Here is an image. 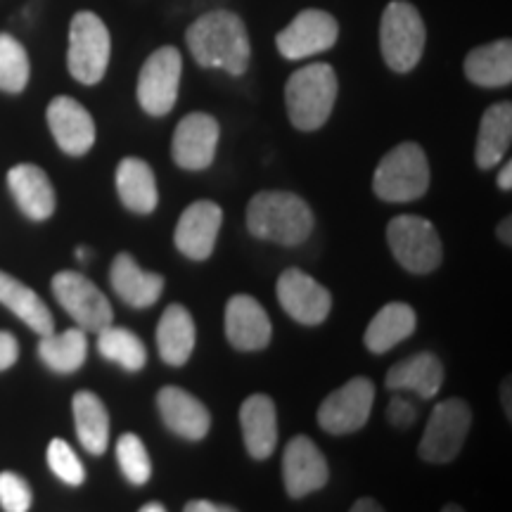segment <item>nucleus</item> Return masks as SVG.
I'll return each mask as SVG.
<instances>
[{
    "label": "nucleus",
    "mask_w": 512,
    "mask_h": 512,
    "mask_svg": "<svg viewBox=\"0 0 512 512\" xmlns=\"http://www.w3.org/2000/svg\"><path fill=\"white\" fill-rule=\"evenodd\" d=\"M185 41L200 67L226 69L233 76L247 72L252 43H249L245 22L235 12H207L190 24Z\"/></svg>",
    "instance_id": "1"
},
{
    "label": "nucleus",
    "mask_w": 512,
    "mask_h": 512,
    "mask_svg": "<svg viewBox=\"0 0 512 512\" xmlns=\"http://www.w3.org/2000/svg\"><path fill=\"white\" fill-rule=\"evenodd\" d=\"M247 228L254 238L297 247L311 235L313 211L294 192L266 190L249 200Z\"/></svg>",
    "instance_id": "2"
},
{
    "label": "nucleus",
    "mask_w": 512,
    "mask_h": 512,
    "mask_svg": "<svg viewBox=\"0 0 512 512\" xmlns=\"http://www.w3.org/2000/svg\"><path fill=\"white\" fill-rule=\"evenodd\" d=\"M337 100V74L330 64L313 62L297 69L285 86L287 117L299 131H316L330 119Z\"/></svg>",
    "instance_id": "3"
},
{
    "label": "nucleus",
    "mask_w": 512,
    "mask_h": 512,
    "mask_svg": "<svg viewBox=\"0 0 512 512\" xmlns=\"http://www.w3.org/2000/svg\"><path fill=\"white\" fill-rule=\"evenodd\" d=\"M430 188V162L413 140L396 145L382 157L373 176V190L382 202H415Z\"/></svg>",
    "instance_id": "4"
},
{
    "label": "nucleus",
    "mask_w": 512,
    "mask_h": 512,
    "mask_svg": "<svg viewBox=\"0 0 512 512\" xmlns=\"http://www.w3.org/2000/svg\"><path fill=\"white\" fill-rule=\"evenodd\" d=\"M427 29L415 5L406 0H394L382 12L380 48L387 67L392 72L406 74L418 67L425 50Z\"/></svg>",
    "instance_id": "5"
},
{
    "label": "nucleus",
    "mask_w": 512,
    "mask_h": 512,
    "mask_svg": "<svg viewBox=\"0 0 512 512\" xmlns=\"http://www.w3.org/2000/svg\"><path fill=\"white\" fill-rule=\"evenodd\" d=\"M110 31L95 12H76L69 27L67 67L69 74L83 86H95L102 81L110 64Z\"/></svg>",
    "instance_id": "6"
},
{
    "label": "nucleus",
    "mask_w": 512,
    "mask_h": 512,
    "mask_svg": "<svg viewBox=\"0 0 512 512\" xmlns=\"http://www.w3.org/2000/svg\"><path fill=\"white\" fill-rule=\"evenodd\" d=\"M387 245L392 249L394 259L408 273H432L444 259V247H441L437 228L422 216L403 214L389 221Z\"/></svg>",
    "instance_id": "7"
},
{
    "label": "nucleus",
    "mask_w": 512,
    "mask_h": 512,
    "mask_svg": "<svg viewBox=\"0 0 512 512\" xmlns=\"http://www.w3.org/2000/svg\"><path fill=\"white\" fill-rule=\"evenodd\" d=\"M53 294L57 304L72 316V320L86 332H100L114 323V311L110 299L91 283L86 275L76 271H60L53 275Z\"/></svg>",
    "instance_id": "8"
},
{
    "label": "nucleus",
    "mask_w": 512,
    "mask_h": 512,
    "mask_svg": "<svg viewBox=\"0 0 512 512\" xmlns=\"http://www.w3.org/2000/svg\"><path fill=\"white\" fill-rule=\"evenodd\" d=\"M472 425V411L463 399H446L434 408L420 439V458L444 465L458 456Z\"/></svg>",
    "instance_id": "9"
},
{
    "label": "nucleus",
    "mask_w": 512,
    "mask_h": 512,
    "mask_svg": "<svg viewBox=\"0 0 512 512\" xmlns=\"http://www.w3.org/2000/svg\"><path fill=\"white\" fill-rule=\"evenodd\" d=\"M183 76L181 53L164 46L147 57L138 76V102L150 117H166L174 110Z\"/></svg>",
    "instance_id": "10"
},
{
    "label": "nucleus",
    "mask_w": 512,
    "mask_h": 512,
    "mask_svg": "<svg viewBox=\"0 0 512 512\" xmlns=\"http://www.w3.org/2000/svg\"><path fill=\"white\" fill-rule=\"evenodd\" d=\"M373 403L375 384L368 377H354L320 403L318 425L328 434L358 432L366 427Z\"/></svg>",
    "instance_id": "11"
},
{
    "label": "nucleus",
    "mask_w": 512,
    "mask_h": 512,
    "mask_svg": "<svg viewBox=\"0 0 512 512\" xmlns=\"http://www.w3.org/2000/svg\"><path fill=\"white\" fill-rule=\"evenodd\" d=\"M339 24L325 10H302L275 38L280 55L285 60H306L325 53L337 43Z\"/></svg>",
    "instance_id": "12"
},
{
    "label": "nucleus",
    "mask_w": 512,
    "mask_h": 512,
    "mask_svg": "<svg viewBox=\"0 0 512 512\" xmlns=\"http://www.w3.org/2000/svg\"><path fill=\"white\" fill-rule=\"evenodd\" d=\"M221 126L211 114L192 112L176 126L171 140L174 162L185 171H202L211 166L219 147Z\"/></svg>",
    "instance_id": "13"
},
{
    "label": "nucleus",
    "mask_w": 512,
    "mask_h": 512,
    "mask_svg": "<svg viewBox=\"0 0 512 512\" xmlns=\"http://www.w3.org/2000/svg\"><path fill=\"white\" fill-rule=\"evenodd\" d=\"M278 302L297 323L320 325L332 309V294L309 273L287 268L278 278Z\"/></svg>",
    "instance_id": "14"
},
{
    "label": "nucleus",
    "mask_w": 512,
    "mask_h": 512,
    "mask_svg": "<svg viewBox=\"0 0 512 512\" xmlns=\"http://www.w3.org/2000/svg\"><path fill=\"white\" fill-rule=\"evenodd\" d=\"M48 128L64 155L83 157L95 145V121L79 100L57 95L46 110Z\"/></svg>",
    "instance_id": "15"
},
{
    "label": "nucleus",
    "mask_w": 512,
    "mask_h": 512,
    "mask_svg": "<svg viewBox=\"0 0 512 512\" xmlns=\"http://www.w3.org/2000/svg\"><path fill=\"white\" fill-rule=\"evenodd\" d=\"M223 223V209L211 200L190 204L178 219L174 242L176 249L192 261L209 259L216 247V238Z\"/></svg>",
    "instance_id": "16"
},
{
    "label": "nucleus",
    "mask_w": 512,
    "mask_h": 512,
    "mask_svg": "<svg viewBox=\"0 0 512 512\" xmlns=\"http://www.w3.org/2000/svg\"><path fill=\"white\" fill-rule=\"evenodd\" d=\"M330 470L320 448L309 437H294L283 453V479L290 498H304L328 484Z\"/></svg>",
    "instance_id": "17"
},
{
    "label": "nucleus",
    "mask_w": 512,
    "mask_h": 512,
    "mask_svg": "<svg viewBox=\"0 0 512 512\" xmlns=\"http://www.w3.org/2000/svg\"><path fill=\"white\" fill-rule=\"evenodd\" d=\"M271 318L249 294H235L226 306V337L238 351H261L271 342Z\"/></svg>",
    "instance_id": "18"
},
{
    "label": "nucleus",
    "mask_w": 512,
    "mask_h": 512,
    "mask_svg": "<svg viewBox=\"0 0 512 512\" xmlns=\"http://www.w3.org/2000/svg\"><path fill=\"white\" fill-rule=\"evenodd\" d=\"M164 425L185 441H202L209 434L211 413L204 403L181 387H164L157 394Z\"/></svg>",
    "instance_id": "19"
},
{
    "label": "nucleus",
    "mask_w": 512,
    "mask_h": 512,
    "mask_svg": "<svg viewBox=\"0 0 512 512\" xmlns=\"http://www.w3.org/2000/svg\"><path fill=\"white\" fill-rule=\"evenodd\" d=\"M8 190L12 200L31 221H48L55 214L57 197L50 178L41 166L17 164L8 171Z\"/></svg>",
    "instance_id": "20"
},
{
    "label": "nucleus",
    "mask_w": 512,
    "mask_h": 512,
    "mask_svg": "<svg viewBox=\"0 0 512 512\" xmlns=\"http://www.w3.org/2000/svg\"><path fill=\"white\" fill-rule=\"evenodd\" d=\"M112 290L131 309H150L159 302L164 290V278L159 273L145 271L128 252L114 256L110 268Z\"/></svg>",
    "instance_id": "21"
},
{
    "label": "nucleus",
    "mask_w": 512,
    "mask_h": 512,
    "mask_svg": "<svg viewBox=\"0 0 512 512\" xmlns=\"http://www.w3.org/2000/svg\"><path fill=\"white\" fill-rule=\"evenodd\" d=\"M444 375L446 370L441 358L430 354V351H422V354L403 358V361L389 368L384 384H387V389H394V392H408L427 401L439 394L441 384H444Z\"/></svg>",
    "instance_id": "22"
},
{
    "label": "nucleus",
    "mask_w": 512,
    "mask_h": 512,
    "mask_svg": "<svg viewBox=\"0 0 512 512\" xmlns=\"http://www.w3.org/2000/svg\"><path fill=\"white\" fill-rule=\"evenodd\" d=\"M242 439L254 460L271 458L278 444V411L271 396L254 394L240 408Z\"/></svg>",
    "instance_id": "23"
},
{
    "label": "nucleus",
    "mask_w": 512,
    "mask_h": 512,
    "mask_svg": "<svg viewBox=\"0 0 512 512\" xmlns=\"http://www.w3.org/2000/svg\"><path fill=\"white\" fill-rule=\"evenodd\" d=\"M195 337L197 330L190 311L181 304L166 306L157 325V347L166 366H185L190 361L192 349H195Z\"/></svg>",
    "instance_id": "24"
},
{
    "label": "nucleus",
    "mask_w": 512,
    "mask_h": 512,
    "mask_svg": "<svg viewBox=\"0 0 512 512\" xmlns=\"http://www.w3.org/2000/svg\"><path fill=\"white\" fill-rule=\"evenodd\" d=\"M117 192L119 200L133 214L147 216L157 209L159 192L157 178L150 164L138 157L121 159L117 166Z\"/></svg>",
    "instance_id": "25"
},
{
    "label": "nucleus",
    "mask_w": 512,
    "mask_h": 512,
    "mask_svg": "<svg viewBox=\"0 0 512 512\" xmlns=\"http://www.w3.org/2000/svg\"><path fill=\"white\" fill-rule=\"evenodd\" d=\"M0 304L15 313L36 335L43 337L55 330V318L48 304L29 285H24L22 280H17L15 275L5 271H0Z\"/></svg>",
    "instance_id": "26"
},
{
    "label": "nucleus",
    "mask_w": 512,
    "mask_h": 512,
    "mask_svg": "<svg viewBox=\"0 0 512 512\" xmlns=\"http://www.w3.org/2000/svg\"><path fill=\"white\" fill-rule=\"evenodd\" d=\"M76 439L91 456H102L110 444V413L98 394L83 392L74 394L72 401Z\"/></svg>",
    "instance_id": "27"
},
{
    "label": "nucleus",
    "mask_w": 512,
    "mask_h": 512,
    "mask_svg": "<svg viewBox=\"0 0 512 512\" xmlns=\"http://www.w3.org/2000/svg\"><path fill=\"white\" fill-rule=\"evenodd\" d=\"M512 143V105L510 102H498L484 112L479 121V136L475 159L479 169H491L501 164L508 155Z\"/></svg>",
    "instance_id": "28"
},
{
    "label": "nucleus",
    "mask_w": 512,
    "mask_h": 512,
    "mask_svg": "<svg viewBox=\"0 0 512 512\" xmlns=\"http://www.w3.org/2000/svg\"><path fill=\"white\" fill-rule=\"evenodd\" d=\"M465 76L475 86L501 88L512 81V43L508 38L486 43L465 57Z\"/></svg>",
    "instance_id": "29"
},
{
    "label": "nucleus",
    "mask_w": 512,
    "mask_h": 512,
    "mask_svg": "<svg viewBox=\"0 0 512 512\" xmlns=\"http://www.w3.org/2000/svg\"><path fill=\"white\" fill-rule=\"evenodd\" d=\"M415 325H418V318H415L411 306L392 302L382 306L377 316L370 320L363 342H366L368 351H373V354H387L389 349H394L396 344H401L403 339L413 335Z\"/></svg>",
    "instance_id": "30"
},
{
    "label": "nucleus",
    "mask_w": 512,
    "mask_h": 512,
    "mask_svg": "<svg viewBox=\"0 0 512 512\" xmlns=\"http://www.w3.org/2000/svg\"><path fill=\"white\" fill-rule=\"evenodd\" d=\"M88 332L69 328L64 332H50L38 342V358L57 375H72L88 358Z\"/></svg>",
    "instance_id": "31"
},
{
    "label": "nucleus",
    "mask_w": 512,
    "mask_h": 512,
    "mask_svg": "<svg viewBox=\"0 0 512 512\" xmlns=\"http://www.w3.org/2000/svg\"><path fill=\"white\" fill-rule=\"evenodd\" d=\"M98 351L102 358L117 363L128 373H138L147 363V349L136 332L107 325L98 332Z\"/></svg>",
    "instance_id": "32"
},
{
    "label": "nucleus",
    "mask_w": 512,
    "mask_h": 512,
    "mask_svg": "<svg viewBox=\"0 0 512 512\" xmlns=\"http://www.w3.org/2000/svg\"><path fill=\"white\" fill-rule=\"evenodd\" d=\"M29 55L15 36L0 34V91L22 93L29 83Z\"/></svg>",
    "instance_id": "33"
},
{
    "label": "nucleus",
    "mask_w": 512,
    "mask_h": 512,
    "mask_svg": "<svg viewBox=\"0 0 512 512\" xmlns=\"http://www.w3.org/2000/svg\"><path fill=\"white\" fill-rule=\"evenodd\" d=\"M117 460L121 467V475H124L131 484H147L152 477V460L150 453L143 444V439L138 434L128 432L121 434L117 441Z\"/></svg>",
    "instance_id": "34"
},
{
    "label": "nucleus",
    "mask_w": 512,
    "mask_h": 512,
    "mask_svg": "<svg viewBox=\"0 0 512 512\" xmlns=\"http://www.w3.org/2000/svg\"><path fill=\"white\" fill-rule=\"evenodd\" d=\"M46 460H48L50 472H53V475L67 486H81L86 482V470H83L79 456H76L74 448L64 439L50 441Z\"/></svg>",
    "instance_id": "35"
},
{
    "label": "nucleus",
    "mask_w": 512,
    "mask_h": 512,
    "mask_svg": "<svg viewBox=\"0 0 512 512\" xmlns=\"http://www.w3.org/2000/svg\"><path fill=\"white\" fill-rule=\"evenodd\" d=\"M29 482L17 472H0V508L5 512H27L31 510Z\"/></svg>",
    "instance_id": "36"
},
{
    "label": "nucleus",
    "mask_w": 512,
    "mask_h": 512,
    "mask_svg": "<svg viewBox=\"0 0 512 512\" xmlns=\"http://www.w3.org/2000/svg\"><path fill=\"white\" fill-rule=\"evenodd\" d=\"M387 420L394 427H399V430H406V427H411L418 420V408L408 399H403V396H394L387 406Z\"/></svg>",
    "instance_id": "37"
},
{
    "label": "nucleus",
    "mask_w": 512,
    "mask_h": 512,
    "mask_svg": "<svg viewBox=\"0 0 512 512\" xmlns=\"http://www.w3.org/2000/svg\"><path fill=\"white\" fill-rule=\"evenodd\" d=\"M19 358V342L12 332L0 330V373L10 370Z\"/></svg>",
    "instance_id": "38"
},
{
    "label": "nucleus",
    "mask_w": 512,
    "mask_h": 512,
    "mask_svg": "<svg viewBox=\"0 0 512 512\" xmlns=\"http://www.w3.org/2000/svg\"><path fill=\"white\" fill-rule=\"evenodd\" d=\"M185 512H235V508L211 501H190L185 505Z\"/></svg>",
    "instance_id": "39"
},
{
    "label": "nucleus",
    "mask_w": 512,
    "mask_h": 512,
    "mask_svg": "<svg viewBox=\"0 0 512 512\" xmlns=\"http://www.w3.org/2000/svg\"><path fill=\"white\" fill-rule=\"evenodd\" d=\"M351 510L354 512H382V505L373 501V498H361V501H356L351 505Z\"/></svg>",
    "instance_id": "40"
},
{
    "label": "nucleus",
    "mask_w": 512,
    "mask_h": 512,
    "mask_svg": "<svg viewBox=\"0 0 512 512\" xmlns=\"http://www.w3.org/2000/svg\"><path fill=\"white\" fill-rule=\"evenodd\" d=\"M498 188L501 190H510L512 188V164L505 162L503 171L498 174Z\"/></svg>",
    "instance_id": "41"
},
{
    "label": "nucleus",
    "mask_w": 512,
    "mask_h": 512,
    "mask_svg": "<svg viewBox=\"0 0 512 512\" xmlns=\"http://www.w3.org/2000/svg\"><path fill=\"white\" fill-rule=\"evenodd\" d=\"M510 226H512L510 219H503L501 226H498V240L505 242V245H510V242H512V238H510Z\"/></svg>",
    "instance_id": "42"
},
{
    "label": "nucleus",
    "mask_w": 512,
    "mask_h": 512,
    "mask_svg": "<svg viewBox=\"0 0 512 512\" xmlns=\"http://www.w3.org/2000/svg\"><path fill=\"white\" fill-rule=\"evenodd\" d=\"M164 510H166V505L164 503H157V501L145 503L143 508H140V512H164Z\"/></svg>",
    "instance_id": "43"
},
{
    "label": "nucleus",
    "mask_w": 512,
    "mask_h": 512,
    "mask_svg": "<svg viewBox=\"0 0 512 512\" xmlns=\"http://www.w3.org/2000/svg\"><path fill=\"white\" fill-rule=\"evenodd\" d=\"M76 259H79V261H86V259H88V249H83V247L76 249Z\"/></svg>",
    "instance_id": "44"
},
{
    "label": "nucleus",
    "mask_w": 512,
    "mask_h": 512,
    "mask_svg": "<svg viewBox=\"0 0 512 512\" xmlns=\"http://www.w3.org/2000/svg\"><path fill=\"white\" fill-rule=\"evenodd\" d=\"M451 510H460V508H458V505H446V508H444V512H451Z\"/></svg>",
    "instance_id": "45"
}]
</instances>
